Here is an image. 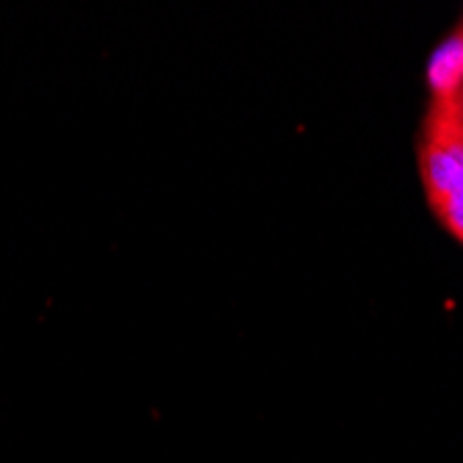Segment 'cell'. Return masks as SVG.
I'll return each mask as SVG.
<instances>
[{
	"instance_id": "7a4b0ae2",
	"label": "cell",
	"mask_w": 463,
	"mask_h": 463,
	"mask_svg": "<svg viewBox=\"0 0 463 463\" xmlns=\"http://www.w3.org/2000/svg\"><path fill=\"white\" fill-rule=\"evenodd\" d=\"M428 137H441L463 145V80L444 98H436L428 122Z\"/></svg>"
},
{
	"instance_id": "6da1fadb",
	"label": "cell",
	"mask_w": 463,
	"mask_h": 463,
	"mask_svg": "<svg viewBox=\"0 0 463 463\" xmlns=\"http://www.w3.org/2000/svg\"><path fill=\"white\" fill-rule=\"evenodd\" d=\"M428 78H430V87H433L436 98H444L463 80V31H458L436 51Z\"/></svg>"
}]
</instances>
